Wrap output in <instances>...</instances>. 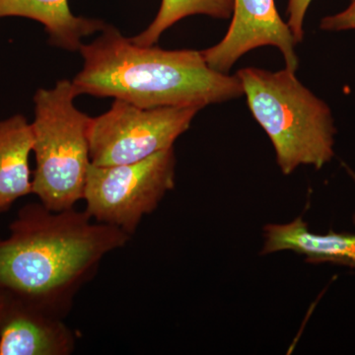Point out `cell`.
<instances>
[{
	"label": "cell",
	"instance_id": "cell-14",
	"mask_svg": "<svg viewBox=\"0 0 355 355\" xmlns=\"http://www.w3.org/2000/svg\"><path fill=\"white\" fill-rule=\"evenodd\" d=\"M320 28L324 31L333 32L355 30V0H350L349 6L342 12L324 17Z\"/></svg>",
	"mask_w": 355,
	"mask_h": 355
},
{
	"label": "cell",
	"instance_id": "cell-10",
	"mask_svg": "<svg viewBox=\"0 0 355 355\" xmlns=\"http://www.w3.org/2000/svg\"><path fill=\"white\" fill-rule=\"evenodd\" d=\"M23 17L44 26L53 46L70 51H79L84 37L103 31L101 20L76 16L69 0H0V19Z\"/></svg>",
	"mask_w": 355,
	"mask_h": 355
},
{
	"label": "cell",
	"instance_id": "cell-8",
	"mask_svg": "<svg viewBox=\"0 0 355 355\" xmlns=\"http://www.w3.org/2000/svg\"><path fill=\"white\" fill-rule=\"evenodd\" d=\"M64 318L7 293L0 355H70L76 335Z\"/></svg>",
	"mask_w": 355,
	"mask_h": 355
},
{
	"label": "cell",
	"instance_id": "cell-13",
	"mask_svg": "<svg viewBox=\"0 0 355 355\" xmlns=\"http://www.w3.org/2000/svg\"><path fill=\"white\" fill-rule=\"evenodd\" d=\"M313 0H288L287 4V25L291 28L296 44L301 43L304 37L303 24L308 9Z\"/></svg>",
	"mask_w": 355,
	"mask_h": 355
},
{
	"label": "cell",
	"instance_id": "cell-7",
	"mask_svg": "<svg viewBox=\"0 0 355 355\" xmlns=\"http://www.w3.org/2000/svg\"><path fill=\"white\" fill-rule=\"evenodd\" d=\"M231 24L216 46L202 51L210 69L229 74L237 60L261 46L279 49L286 69L296 71L299 60L296 42L287 22L282 20L275 0H234Z\"/></svg>",
	"mask_w": 355,
	"mask_h": 355
},
{
	"label": "cell",
	"instance_id": "cell-3",
	"mask_svg": "<svg viewBox=\"0 0 355 355\" xmlns=\"http://www.w3.org/2000/svg\"><path fill=\"white\" fill-rule=\"evenodd\" d=\"M250 111L275 148L282 174L300 166L321 169L335 156L336 128L330 107L305 87L288 69H240Z\"/></svg>",
	"mask_w": 355,
	"mask_h": 355
},
{
	"label": "cell",
	"instance_id": "cell-2",
	"mask_svg": "<svg viewBox=\"0 0 355 355\" xmlns=\"http://www.w3.org/2000/svg\"><path fill=\"white\" fill-rule=\"evenodd\" d=\"M102 32L79 48L83 69L72 80L79 95L113 97L142 109L200 110L244 96L238 77L210 69L202 51L139 46L110 25Z\"/></svg>",
	"mask_w": 355,
	"mask_h": 355
},
{
	"label": "cell",
	"instance_id": "cell-11",
	"mask_svg": "<svg viewBox=\"0 0 355 355\" xmlns=\"http://www.w3.org/2000/svg\"><path fill=\"white\" fill-rule=\"evenodd\" d=\"M31 123L17 114L0 121V216L33 193Z\"/></svg>",
	"mask_w": 355,
	"mask_h": 355
},
{
	"label": "cell",
	"instance_id": "cell-16",
	"mask_svg": "<svg viewBox=\"0 0 355 355\" xmlns=\"http://www.w3.org/2000/svg\"><path fill=\"white\" fill-rule=\"evenodd\" d=\"M345 170H347V172L349 173V175L350 177H352V179L354 180L355 183V172L352 171V169H350L349 167H347V166H345ZM352 222H354V224L355 225V211L354 214V216H352Z\"/></svg>",
	"mask_w": 355,
	"mask_h": 355
},
{
	"label": "cell",
	"instance_id": "cell-9",
	"mask_svg": "<svg viewBox=\"0 0 355 355\" xmlns=\"http://www.w3.org/2000/svg\"><path fill=\"white\" fill-rule=\"evenodd\" d=\"M261 256L291 251L304 257L309 263H331L355 270V234L312 232L302 217L286 224H268L263 228Z\"/></svg>",
	"mask_w": 355,
	"mask_h": 355
},
{
	"label": "cell",
	"instance_id": "cell-6",
	"mask_svg": "<svg viewBox=\"0 0 355 355\" xmlns=\"http://www.w3.org/2000/svg\"><path fill=\"white\" fill-rule=\"evenodd\" d=\"M200 111L195 107L142 109L116 99L108 112L90 119L91 164H128L171 148Z\"/></svg>",
	"mask_w": 355,
	"mask_h": 355
},
{
	"label": "cell",
	"instance_id": "cell-12",
	"mask_svg": "<svg viewBox=\"0 0 355 355\" xmlns=\"http://www.w3.org/2000/svg\"><path fill=\"white\" fill-rule=\"evenodd\" d=\"M233 7L234 0H162L153 22L132 41L139 46H153L166 30L184 18L207 15L226 20L232 16Z\"/></svg>",
	"mask_w": 355,
	"mask_h": 355
},
{
	"label": "cell",
	"instance_id": "cell-15",
	"mask_svg": "<svg viewBox=\"0 0 355 355\" xmlns=\"http://www.w3.org/2000/svg\"><path fill=\"white\" fill-rule=\"evenodd\" d=\"M7 301L6 292L0 291V324H1L2 317H3L4 309H6Z\"/></svg>",
	"mask_w": 355,
	"mask_h": 355
},
{
	"label": "cell",
	"instance_id": "cell-1",
	"mask_svg": "<svg viewBox=\"0 0 355 355\" xmlns=\"http://www.w3.org/2000/svg\"><path fill=\"white\" fill-rule=\"evenodd\" d=\"M130 236L76 209L28 203L0 238V291L65 318L107 254Z\"/></svg>",
	"mask_w": 355,
	"mask_h": 355
},
{
	"label": "cell",
	"instance_id": "cell-4",
	"mask_svg": "<svg viewBox=\"0 0 355 355\" xmlns=\"http://www.w3.org/2000/svg\"><path fill=\"white\" fill-rule=\"evenodd\" d=\"M78 95L73 83L64 79L53 88L38 89L34 96L32 195L51 211L74 209L83 200L91 165V118L74 106Z\"/></svg>",
	"mask_w": 355,
	"mask_h": 355
},
{
	"label": "cell",
	"instance_id": "cell-5",
	"mask_svg": "<svg viewBox=\"0 0 355 355\" xmlns=\"http://www.w3.org/2000/svg\"><path fill=\"white\" fill-rule=\"evenodd\" d=\"M176 163L171 147L137 162L107 167L91 164L83 197L86 214L132 237L144 217L155 211L175 188Z\"/></svg>",
	"mask_w": 355,
	"mask_h": 355
}]
</instances>
